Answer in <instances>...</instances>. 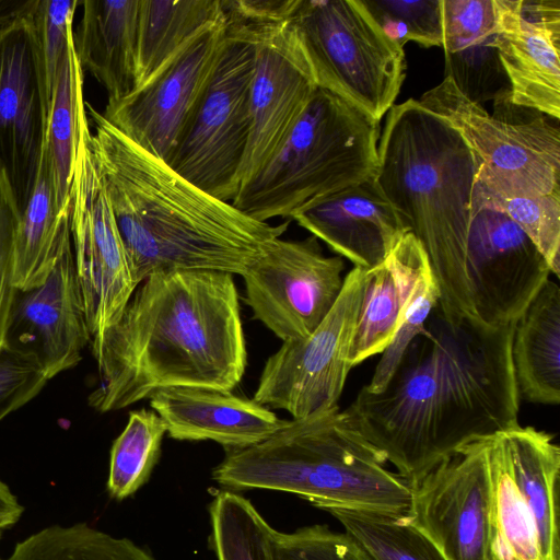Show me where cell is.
<instances>
[{
    "label": "cell",
    "instance_id": "obj_1",
    "mask_svg": "<svg viewBox=\"0 0 560 560\" xmlns=\"http://www.w3.org/2000/svg\"><path fill=\"white\" fill-rule=\"evenodd\" d=\"M513 329L436 305L385 387H362L345 409L411 487L463 446L520 424Z\"/></svg>",
    "mask_w": 560,
    "mask_h": 560
},
{
    "label": "cell",
    "instance_id": "obj_2",
    "mask_svg": "<svg viewBox=\"0 0 560 560\" xmlns=\"http://www.w3.org/2000/svg\"><path fill=\"white\" fill-rule=\"evenodd\" d=\"M91 346L100 381L89 405L100 412L124 409L171 387L232 390L247 364L233 275L152 273Z\"/></svg>",
    "mask_w": 560,
    "mask_h": 560
},
{
    "label": "cell",
    "instance_id": "obj_3",
    "mask_svg": "<svg viewBox=\"0 0 560 560\" xmlns=\"http://www.w3.org/2000/svg\"><path fill=\"white\" fill-rule=\"evenodd\" d=\"M90 148L138 287L155 272L209 270L242 276L289 222L257 221L173 171L85 103Z\"/></svg>",
    "mask_w": 560,
    "mask_h": 560
},
{
    "label": "cell",
    "instance_id": "obj_4",
    "mask_svg": "<svg viewBox=\"0 0 560 560\" xmlns=\"http://www.w3.org/2000/svg\"><path fill=\"white\" fill-rule=\"evenodd\" d=\"M374 180L423 247L447 315L476 319L467 272L479 162L458 131L419 101L393 106Z\"/></svg>",
    "mask_w": 560,
    "mask_h": 560
},
{
    "label": "cell",
    "instance_id": "obj_5",
    "mask_svg": "<svg viewBox=\"0 0 560 560\" xmlns=\"http://www.w3.org/2000/svg\"><path fill=\"white\" fill-rule=\"evenodd\" d=\"M339 406L287 420L267 440L230 450L213 479L229 490L294 493L314 506H343L407 515L412 487L386 468Z\"/></svg>",
    "mask_w": 560,
    "mask_h": 560
},
{
    "label": "cell",
    "instance_id": "obj_6",
    "mask_svg": "<svg viewBox=\"0 0 560 560\" xmlns=\"http://www.w3.org/2000/svg\"><path fill=\"white\" fill-rule=\"evenodd\" d=\"M380 121L317 88L278 151L243 182L232 205L268 222L291 218L305 205L373 177Z\"/></svg>",
    "mask_w": 560,
    "mask_h": 560
},
{
    "label": "cell",
    "instance_id": "obj_7",
    "mask_svg": "<svg viewBox=\"0 0 560 560\" xmlns=\"http://www.w3.org/2000/svg\"><path fill=\"white\" fill-rule=\"evenodd\" d=\"M292 20L317 88L381 121L405 80V51L362 0H301Z\"/></svg>",
    "mask_w": 560,
    "mask_h": 560
},
{
    "label": "cell",
    "instance_id": "obj_8",
    "mask_svg": "<svg viewBox=\"0 0 560 560\" xmlns=\"http://www.w3.org/2000/svg\"><path fill=\"white\" fill-rule=\"evenodd\" d=\"M419 103L447 120L474 152L479 190L503 198L560 191V131L558 121L551 122L556 119L537 110L520 120H508L497 109L490 115L450 77Z\"/></svg>",
    "mask_w": 560,
    "mask_h": 560
},
{
    "label": "cell",
    "instance_id": "obj_9",
    "mask_svg": "<svg viewBox=\"0 0 560 560\" xmlns=\"http://www.w3.org/2000/svg\"><path fill=\"white\" fill-rule=\"evenodd\" d=\"M255 44L242 32L226 38L202 98L166 164L207 194L232 202L249 143Z\"/></svg>",
    "mask_w": 560,
    "mask_h": 560
},
{
    "label": "cell",
    "instance_id": "obj_10",
    "mask_svg": "<svg viewBox=\"0 0 560 560\" xmlns=\"http://www.w3.org/2000/svg\"><path fill=\"white\" fill-rule=\"evenodd\" d=\"M366 270L353 267L332 308L305 338L282 341L261 371L253 399L302 419L338 406L352 369L351 350Z\"/></svg>",
    "mask_w": 560,
    "mask_h": 560
},
{
    "label": "cell",
    "instance_id": "obj_11",
    "mask_svg": "<svg viewBox=\"0 0 560 560\" xmlns=\"http://www.w3.org/2000/svg\"><path fill=\"white\" fill-rule=\"evenodd\" d=\"M90 137L86 116L80 127L69 200L77 280L93 340L118 319L137 284Z\"/></svg>",
    "mask_w": 560,
    "mask_h": 560
},
{
    "label": "cell",
    "instance_id": "obj_12",
    "mask_svg": "<svg viewBox=\"0 0 560 560\" xmlns=\"http://www.w3.org/2000/svg\"><path fill=\"white\" fill-rule=\"evenodd\" d=\"M487 439L463 446L412 487L407 518L447 560H498Z\"/></svg>",
    "mask_w": 560,
    "mask_h": 560
},
{
    "label": "cell",
    "instance_id": "obj_13",
    "mask_svg": "<svg viewBox=\"0 0 560 560\" xmlns=\"http://www.w3.org/2000/svg\"><path fill=\"white\" fill-rule=\"evenodd\" d=\"M225 38L224 19L205 27L148 81L107 102L102 115L130 141L166 163L202 98Z\"/></svg>",
    "mask_w": 560,
    "mask_h": 560
},
{
    "label": "cell",
    "instance_id": "obj_14",
    "mask_svg": "<svg viewBox=\"0 0 560 560\" xmlns=\"http://www.w3.org/2000/svg\"><path fill=\"white\" fill-rule=\"evenodd\" d=\"M340 256L323 254L313 235L272 241L242 275L254 317L282 341L311 335L336 303L345 281Z\"/></svg>",
    "mask_w": 560,
    "mask_h": 560
},
{
    "label": "cell",
    "instance_id": "obj_15",
    "mask_svg": "<svg viewBox=\"0 0 560 560\" xmlns=\"http://www.w3.org/2000/svg\"><path fill=\"white\" fill-rule=\"evenodd\" d=\"M467 272L476 319L492 327L514 324L551 273L521 228L475 194Z\"/></svg>",
    "mask_w": 560,
    "mask_h": 560
},
{
    "label": "cell",
    "instance_id": "obj_16",
    "mask_svg": "<svg viewBox=\"0 0 560 560\" xmlns=\"http://www.w3.org/2000/svg\"><path fill=\"white\" fill-rule=\"evenodd\" d=\"M49 98L32 16L0 28V165L20 211L46 142Z\"/></svg>",
    "mask_w": 560,
    "mask_h": 560
},
{
    "label": "cell",
    "instance_id": "obj_17",
    "mask_svg": "<svg viewBox=\"0 0 560 560\" xmlns=\"http://www.w3.org/2000/svg\"><path fill=\"white\" fill-rule=\"evenodd\" d=\"M292 19L261 27L226 28L247 35L256 50L249 94L252 129L241 184L278 151L317 89Z\"/></svg>",
    "mask_w": 560,
    "mask_h": 560
},
{
    "label": "cell",
    "instance_id": "obj_18",
    "mask_svg": "<svg viewBox=\"0 0 560 560\" xmlns=\"http://www.w3.org/2000/svg\"><path fill=\"white\" fill-rule=\"evenodd\" d=\"M494 47L513 105L560 117V0H495Z\"/></svg>",
    "mask_w": 560,
    "mask_h": 560
},
{
    "label": "cell",
    "instance_id": "obj_19",
    "mask_svg": "<svg viewBox=\"0 0 560 560\" xmlns=\"http://www.w3.org/2000/svg\"><path fill=\"white\" fill-rule=\"evenodd\" d=\"M89 341L70 240L42 284L18 291L9 343L34 352L51 380L81 361Z\"/></svg>",
    "mask_w": 560,
    "mask_h": 560
},
{
    "label": "cell",
    "instance_id": "obj_20",
    "mask_svg": "<svg viewBox=\"0 0 560 560\" xmlns=\"http://www.w3.org/2000/svg\"><path fill=\"white\" fill-rule=\"evenodd\" d=\"M290 219L365 270L381 264L408 233L374 176L305 205Z\"/></svg>",
    "mask_w": 560,
    "mask_h": 560
},
{
    "label": "cell",
    "instance_id": "obj_21",
    "mask_svg": "<svg viewBox=\"0 0 560 560\" xmlns=\"http://www.w3.org/2000/svg\"><path fill=\"white\" fill-rule=\"evenodd\" d=\"M150 407L162 419L170 438L213 441L230 450L256 445L287 422L270 408L231 390L171 387L150 397Z\"/></svg>",
    "mask_w": 560,
    "mask_h": 560
},
{
    "label": "cell",
    "instance_id": "obj_22",
    "mask_svg": "<svg viewBox=\"0 0 560 560\" xmlns=\"http://www.w3.org/2000/svg\"><path fill=\"white\" fill-rule=\"evenodd\" d=\"M428 268L431 266L423 247L408 232L381 264L366 270L351 350L352 368L388 347L407 301Z\"/></svg>",
    "mask_w": 560,
    "mask_h": 560
},
{
    "label": "cell",
    "instance_id": "obj_23",
    "mask_svg": "<svg viewBox=\"0 0 560 560\" xmlns=\"http://www.w3.org/2000/svg\"><path fill=\"white\" fill-rule=\"evenodd\" d=\"M442 20L445 77L477 104L509 91L494 47L495 0H442Z\"/></svg>",
    "mask_w": 560,
    "mask_h": 560
},
{
    "label": "cell",
    "instance_id": "obj_24",
    "mask_svg": "<svg viewBox=\"0 0 560 560\" xmlns=\"http://www.w3.org/2000/svg\"><path fill=\"white\" fill-rule=\"evenodd\" d=\"M140 0H84L73 36L82 69L105 88L108 102L137 85V42Z\"/></svg>",
    "mask_w": 560,
    "mask_h": 560
},
{
    "label": "cell",
    "instance_id": "obj_25",
    "mask_svg": "<svg viewBox=\"0 0 560 560\" xmlns=\"http://www.w3.org/2000/svg\"><path fill=\"white\" fill-rule=\"evenodd\" d=\"M498 439L508 470L532 514L540 560H560V447L555 435L518 424L499 432Z\"/></svg>",
    "mask_w": 560,
    "mask_h": 560
},
{
    "label": "cell",
    "instance_id": "obj_26",
    "mask_svg": "<svg viewBox=\"0 0 560 560\" xmlns=\"http://www.w3.org/2000/svg\"><path fill=\"white\" fill-rule=\"evenodd\" d=\"M511 357L520 398L560 402V288L550 278L514 323Z\"/></svg>",
    "mask_w": 560,
    "mask_h": 560
},
{
    "label": "cell",
    "instance_id": "obj_27",
    "mask_svg": "<svg viewBox=\"0 0 560 560\" xmlns=\"http://www.w3.org/2000/svg\"><path fill=\"white\" fill-rule=\"evenodd\" d=\"M71 240L70 200L60 210L45 142L34 187L21 212L15 244L14 285L23 292L42 284Z\"/></svg>",
    "mask_w": 560,
    "mask_h": 560
},
{
    "label": "cell",
    "instance_id": "obj_28",
    "mask_svg": "<svg viewBox=\"0 0 560 560\" xmlns=\"http://www.w3.org/2000/svg\"><path fill=\"white\" fill-rule=\"evenodd\" d=\"M223 19L220 0H140L136 88L205 27Z\"/></svg>",
    "mask_w": 560,
    "mask_h": 560
},
{
    "label": "cell",
    "instance_id": "obj_29",
    "mask_svg": "<svg viewBox=\"0 0 560 560\" xmlns=\"http://www.w3.org/2000/svg\"><path fill=\"white\" fill-rule=\"evenodd\" d=\"M73 36L70 37L52 86L46 133L56 203L60 210L69 200L80 127L88 116L83 98V69Z\"/></svg>",
    "mask_w": 560,
    "mask_h": 560
},
{
    "label": "cell",
    "instance_id": "obj_30",
    "mask_svg": "<svg viewBox=\"0 0 560 560\" xmlns=\"http://www.w3.org/2000/svg\"><path fill=\"white\" fill-rule=\"evenodd\" d=\"M7 560H156L126 537L85 523L50 525L19 541Z\"/></svg>",
    "mask_w": 560,
    "mask_h": 560
},
{
    "label": "cell",
    "instance_id": "obj_31",
    "mask_svg": "<svg viewBox=\"0 0 560 560\" xmlns=\"http://www.w3.org/2000/svg\"><path fill=\"white\" fill-rule=\"evenodd\" d=\"M374 560H447L407 515L324 506Z\"/></svg>",
    "mask_w": 560,
    "mask_h": 560
},
{
    "label": "cell",
    "instance_id": "obj_32",
    "mask_svg": "<svg viewBox=\"0 0 560 560\" xmlns=\"http://www.w3.org/2000/svg\"><path fill=\"white\" fill-rule=\"evenodd\" d=\"M209 515L218 560H276V529L249 500L236 491L222 490L211 501Z\"/></svg>",
    "mask_w": 560,
    "mask_h": 560
},
{
    "label": "cell",
    "instance_id": "obj_33",
    "mask_svg": "<svg viewBox=\"0 0 560 560\" xmlns=\"http://www.w3.org/2000/svg\"><path fill=\"white\" fill-rule=\"evenodd\" d=\"M487 442L498 560H540L532 514L508 470L498 433Z\"/></svg>",
    "mask_w": 560,
    "mask_h": 560
},
{
    "label": "cell",
    "instance_id": "obj_34",
    "mask_svg": "<svg viewBox=\"0 0 560 560\" xmlns=\"http://www.w3.org/2000/svg\"><path fill=\"white\" fill-rule=\"evenodd\" d=\"M165 434L166 427L153 410L130 411L110 450L107 490L113 498L124 500L148 481Z\"/></svg>",
    "mask_w": 560,
    "mask_h": 560
},
{
    "label": "cell",
    "instance_id": "obj_35",
    "mask_svg": "<svg viewBox=\"0 0 560 560\" xmlns=\"http://www.w3.org/2000/svg\"><path fill=\"white\" fill-rule=\"evenodd\" d=\"M482 202L504 212L529 237L550 271H560V191L535 197L503 198L475 189Z\"/></svg>",
    "mask_w": 560,
    "mask_h": 560
},
{
    "label": "cell",
    "instance_id": "obj_36",
    "mask_svg": "<svg viewBox=\"0 0 560 560\" xmlns=\"http://www.w3.org/2000/svg\"><path fill=\"white\" fill-rule=\"evenodd\" d=\"M383 32L404 48L408 42L442 47V0H362Z\"/></svg>",
    "mask_w": 560,
    "mask_h": 560
},
{
    "label": "cell",
    "instance_id": "obj_37",
    "mask_svg": "<svg viewBox=\"0 0 560 560\" xmlns=\"http://www.w3.org/2000/svg\"><path fill=\"white\" fill-rule=\"evenodd\" d=\"M440 302V291L431 268L416 283L400 317L397 330L381 353L382 357L370 382L363 386L370 393H380L397 369L410 342L423 330L432 311Z\"/></svg>",
    "mask_w": 560,
    "mask_h": 560
},
{
    "label": "cell",
    "instance_id": "obj_38",
    "mask_svg": "<svg viewBox=\"0 0 560 560\" xmlns=\"http://www.w3.org/2000/svg\"><path fill=\"white\" fill-rule=\"evenodd\" d=\"M276 560H374L349 534L326 525H312L292 533L276 530Z\"/></svg>",
    "mask_w": 560,
    "mask_h": 560
},
{
    "label": "cell",
    "instance_id": "obj_39",
    "mask_svg": "<svg viewBox=\"0 0 560 560\" xmlns=\"http://www.w3.org/2000/svg\"><path fill=\"white\" fill-rule=\"evenodd\" d=\"M78 5V0H38L32 15L49 101L59 67L73 35L72 22Z\"/></svg>",
    "mask_w": 560,
    "mask_h": 560
},
{
    "label": "cell",
    "instance_id": "obj_40",
    "mask_svg": "<svg viewBox=\"0 0 560 560\" xmlns=\"http://www.w3.org/2000/svg\"><path fill=\"white\" fill-rule=\"evenodd\" d=\"M21 211L5 171L0 165V353L9 345L14 285L15 244Z\"/></svg>",
    "mask_w": 560,
    "mask_h": 560
},
{
    "label": "cell",
    "instance_id": "obj_41",
    "mask_svg": "<svg viewBox=\"0 0 560 560\" xmlns=\"http://www.w3.org/2000/svg\"><path fill=\"white\" fill-rule=\"evenodd\" d=\"M48 381L34 352L9 343L0 353V422L32 400Z\"/></svg>",
    "mask_w": 560,
    "mask_h": 560
},
{
    "label": "cell",
    "instance_id": "obj_42",
    "mask_svg": "<svg viewBox=\"0 0 560 560\" xmlns=\"http://www.w3.org/2000/svg\"><path fill=\"white\" fill-rule=\"evenodd\" d=\"M229 30L261 27L291 20L301 0H220Z\"/></svg>",
    "mask_w": 560,
    "mask_h": 560
},
{
    "label": "cell",
    "instance_id": "obj_43",
    "mask_svg": "<svg viewBox=\"0 0 560 560\" xmlns=\"http://www.w3.org/2000/svg\"><path fill=\"white\" fill-rule=\"evenodd\" d=\"M24 508L10 488L0 480V529L5 530L15 525Z\"/></svg>",
    "mask_w": 560,
    "mask_h": 560
},
{
    "label": "cell",
    "instance_id": "obj_44",
    "mask_svg": "<svg viewBox=\"0 0 560 560\" xmlns=\"http://www.w3.org/2000/svg\"><path fill=\"white\" fill-rule=\"evenodd\" d=\"M38 0H0V28L33 15Z\"/></svg>",
    "mask_w": 560,
    "mask_h": 560
},
{
    "label": "cell",
    "instance_id": "obj_45",
    "mask_svg": "<svg viewBox=\"0 0 560 560\" xmlns=\"http://www.w3.org/2000/svg\"><path fill=\"white\" fill-rule=\"evenodd\" d=\"M2 532H3V530H2V529H0V538H1Z\"/></svg>",
    "mask_w": 560,
    "mask_h": 560
},
{
    "label": "cell",
    "instance_id": "obj_46",
    "mask_svg": "<svg viewBox=\"0 0 560 560\" xmlns=\"http://www.w3.org/2000/svg\"><path fill=\"white\" fill-rule=\"evenodd\" d=\"M513 560H517V559H513Z\"/></svg>",
    "mask_w": 560,
    "mask_h": 560
}]
</instances>
